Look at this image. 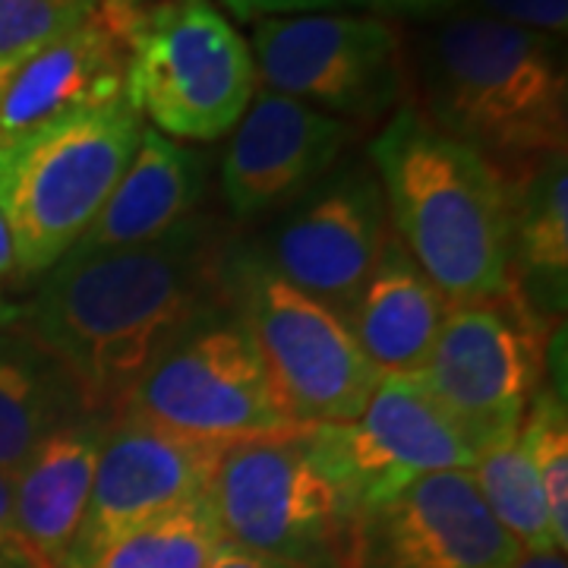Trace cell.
<instances>
[{
  "instance_id": "8992f818",
  "label": "cell",
  "mask_w": 568,
  "mask_h": 568,
  "mask_svg": "<svg viewBox=\"0 0 568 568\" xmlns=\"http://www.w3.org/2000/svg\"><path fill=\"white\" fill-rule=\"evenodd\" d=\"M231 313L244 323L275 405L294 426L354 420L383 379L345 316L278 278L241 244L231 260Z\"/></svg>"
},
{
  "instance_id": "cb8c5ba5",
  "label": "cell",
  "mask_w": 568,
  "mask_h": 568,
  "mask_svg": "<svg viewBox=\"0 0 568 568\" xmlns=\"http://www.w3.org/2000/svg\"><path fill=\"white\" fill-rule=\"evenodd\" d=\"M518 439L528 448L530 462L540 474V487L547 496L549 528L556 547H568V410L562 392L540 388Z\"/></svg>"
},
{
  "instance_id": "9c48e42d",
  "label": "cell",
  "mask_w": 568,
  "mask_h": 568,
  "mask_svg": "<svg viewBox=\"0 0 568 568\" xmlns=\"http://www.w3.org/2000/svg\"><path fill=\"white\" fill-rule=\"evenodd\" d=\"M260 89L328 118L379 126L407 102V41L395 20L373 13H301L256 22Z\"/></svg>"
},
{
  "instance_id": "e575fe53",
  "label": "cell",
  "mask_w": 568,
  "mask_h": 568,
  "mask_svg": "<svg viewBox=\"0 0 568 568\" xmlns=\"http://www.w3.org/2000/svg\"><path fill=\"white\" fill-rule=\"evenodd\" d=\"M126 3H136V7H142V3H155V0H126Z\"/></svg>"
},
{
  "instance_id": "2e32d148",
  "label": "cell",
  "mask_w": 568,
  "mask_h": 568,
  "mask_svg": "<svg viewBox=\"0 0 568 568\" xmlns=\"http://www.w3.org/2000/svg\"><path fill=\"white\" fill-rule=\"evenodd\" d=\"M136 17V3L104 0L95 17L20 61L0 92V140L126 99Z\"/></svg>"
},
{
  "instance_id": "4316f807",
  "label": "cell",
  "mask_w": 568,
  "mask_h": 568,
  "mask_svg": "<svg viewBox=\"0 0 568 568\" xmlns=\"http://www.w3.org/2000/svg\"><path fill=\"white\" fill-rule=\"evenodd\" d=\"M0 568H41L22 540L13 508V477L0 470Z\"/></svg>"
},
{
  "instance_id": "5bb4252c",
  "label": "cell",
  "mask_w": 568,
  "mask_h": 568,
  "mask_svg": "<svg viewBox=\"0 0 568 568\" xmlns=\"http://www.w3.org/2000/svg\"><path fill=\"white\" fill-rule=\"evenodd\" d=\"M521 552L474 474L439 470L357 511L347 568H511Z\"/></svg>"
},
{
  "instance_id": "8fae6325",
  "label": "cell",
  "mask_w": 568,
  "mask_h": 568,
  "mask_svg": "<svg viewBox=\"0 0 568 568\" xmlns=\"http://www.w3.org/2000/svg\"><path fill=\"white\" fill-rule=\"evenodd\" d=\"M304 433L313 458L357 511L386 503L426 474L477 465L417 373H383L354 420L304 426Z\"/></svg>"
},
{
  "instance_id": "30bf717a",
  "label": "cell",
  "mask_w": 568,
  "mask_h": 568,
  "mask_svg": "<svg viewBox=\"0 0 568 568\" xmlns=\"http://www.w3.org/2000/svg\"><path fill=\"white\" fill-rule=\"evenodd\" d=\"M123 410L212 446L297 429L275 405L263 361L234 313L183 335L145 373Z\"/></svg>"
},
{
  "instance_id": "7402d4cb",
  "label": "cell",
  "mask_w": 568,
  "mask_h": 568,
  "mask_svg": "<svg viewBox=\"0 0 568 568\" xmlns=\"http://www.w3.org/2000/svg\"><path fill=\"white\" fill-rule=\"evenodd\" d=\"M227 547L209 493L114 540L89 568H212Z\"/></svg>"
},
{
  "instance_id": "603a6c76",
  "label": "cell",
  "mask_w": 568,
  "mask_h": 568,
  "mask_svg": "<svg viewBox=\"0 0 568 568\" xmlns=\"http://www.w3.org/2000/svg\"><path fill=\"white\" fill-rule=\"evenodd\" d=\"M470 474H474L477 489L493 511V518L518 540V547L525 552L559 549L552 528H549L547 496L540 487V474H537L521 439L503 448H493L484 458H477Z\"/></svg>"
},
{
  "instance_id": "ffe728a7",
  "label": "cell",
  "mask_w": 568,
  "mask_h": 568,
  "mask_svg": "<svg viewBox=\"0 0 568 568\" xmlns=\"http://www.w3.org/2000/svg\"><path fill=\"white\" fill-rule=\"evenodd\" d=\"M508 183V284L544 320L566 313L568 159L552 155Z\"/></svg>"
},
{
  "instance_id": "52a82bcc",
  "label": "cell",
  "mask_w": 568,
  "mask_h": 568,
  "mask_svg": "<svg viewBox=\"0 0 568 568\" xmlns=\"http://www.w3.org/2000/svg\"><path fill=\"white\" fill-rule=\"evenodd\" d=\"M556 323L508 284L499 297L452 306L417 373L458 439L477 458L518 439L534 405Z\"/></svg>"
},
{
  "instance_id": "f1b7e54d",
  "label": "cell",
  "mask_w": 568,
  "mask_h": 568,
  "mask_svg": "<svg viewBox=\"0 0 568 568\" xmlns=\"http://www.w3.org/2000/svg\"><path fill=\"white\" fill-rule=\"evenodd\" d=\"M458 0H335V7H357L373 17H407V20H429L452 10Z\"/></svg>"
},
{
  "instance_id": "ba28073f",
  "label": "cell",
  "mask_w": 568,
  "mask_h": 568,
  "mask_svg": "<svg viewBox=\"0 0 568 568\" xmlns=\"http://www.w3.org/2000/svg\"><path fill=\"white\" fill-rule=\"evenodd\" d=\"M209 499L227 544L291 568H347L357 508L306 446L304 426L227 446Z\"/></svg>"
},
{
  "instance_id": "4fadbf2b",
  "label": "cell",
  "mask_w": 568,
  "mask_h": 568,
  "mask_svg": "<svg viewBox=\"0 0 568 568\" xmlns=\"http://www.w3.org/2000/svg\"><path fill=\"white\" fill-rule=\"evenodd\" d=\"M224 448L171 433L130 410L108 417L89 508L63 568H89L130 530L205 496Z\"/></svg>"
},
{
  "instance_id": "e0dca14e",
  "label": "cell",
  "mask_w": 568,
  "mask_h": 568,
  "mask_svg": "<svg viewBox=\"0 0 568 568\" xmlns=\"http://www.w3.org/2000/svg\"><path fill=\"white\" fill-rule=\"evenodd\" d=\"M209 193V159L145 126L123 178L63 260L155 244L196 219ZM61 260V263H63Z\"/></svg>"
},
{
  "instance_id": "83f0119b",
  "label": "cell",
  "mask_w": 568,
  "mask_h": 568,
  "mask_svg": "<svg viewBox=\"0 0 568 568\" xmlns=\"http://www.w3.org/2000/svg\"><path fill=\"white\" fill-rule=\"evenodd\" d=\"M224 10L241 22H260L272 17H301L332 10L335 0H219Z\"/></svg>"
},
{
  "instance_id": "d6a6232c",
  "label": "cell",
  "mask_w": 568,
  "mask_h": 568,
  "mask_svg": "<svg viewBox=\"0 0 568 568\" xmlns=\"http://www.w3.org/2000/svg\"><path fill=\"white\" fill-rule=\"evenodd\" d=\"M20 313H22V306H13L7 297H3V294H0V328L20 323Z\"/></svg>"
},
{
  "instance_id": "7c38bea8",
  "label": "cell",
  "mask_w": 568,
  "mask_h": 568,
  "mask_svg": "<svg viewBox=\"0 0 568 568\" xmlns=\"http://www.w3.org/2000/svg\"><path fill=\"white\" fill-rule=\"evenodd\" d=\"M388 237L386 196L373 168L347 162L284 209L282 222L253 253L278 278L345 316Z\"/></svg>"
},
{
  "instance_id": "f546056e",
  "label": "cell",
  "mask_w": 568,
  "mask_h": 568,
  "mask_svg": "<svg viewBox=\"0 0 568 568\" xmlns=\"http://www.w3.org/2000/svg\"><path fill=\"white\" fill-rule=\"evenodd\" d=\"M212 568H291L284 562H275V559H265V556H256V552H246V549L227 547L219 552V559L212 562Z\"/></svg>"
},
{
  "instance_id": "3957f363",
  "label": "cell",
  "mask_w": 568,
  "mask_h": 568,
  "mask_svg": "<svg viewBox=\"0 0 568 568\" xmlns=\"http://www.w3.org/2000/svg\"><path fill=\"white\" fill-rule=\"evenodd\" d=\"M366 162L392 234L448 306L508 291V183L480 152L405 102L369 140Z\"/></svg>"
},
{
  "instance_id": "ac0fdd59",
  "label": "cell",
  "mask_w": 568,
  "mask_h": 568,
  "mask_svg": "<svg viewBox=\"0 0 568 568\" xmlns=\"http://www.w3.org/2000/svg\"><path fill=\"white\" fill-rule=\"evenodd\" d=\"M104 420H70L29 452L13 477V508L22 540L41 568H63L82 528Z\"/></svg>"
},
{
  "instance_id": "d4e9b609",
  "label": "cell",
  "mask_w": 568,
  "mask_h": 568,
  "mask_svg": "<svg viewBox=\"0 0 568 568\" xmlns=\"http://www.w3.org/2000/svg\"><path fill=\"white\" fill-rule=\"evenodd\" d=\"M104 0H0V61H26L95 17Z\"/></svg>"
},
{
  "instance_id": "6da1fadb",
  "label": "cell",
  "mask_w": 568,
  "mask_h": 568,
  "mask_svg": "<svg viewBox=\"0 0 568 568\" xmlns=\"http://www.w3.org/2000/svg\"><path fill=\"white\" fill-rule=\"evenodd\" d=\"M227 224L200 212L155 244L63 260L20 325L70 376L82 414H121L145 373L196 325L231 313Z\"/></svg>"
},
{
  "instance_id": "7a4b0ae2",
  "label": "cell",
  "mask_w": 568,
  "mask_h": 568,
  "mask_svg": "<svg viewBox=\"0 0 568 568\" xmlns=\"http://www.w3.org/2000/svg\"><path fill=\"white\" fill-rule=\"evenodd\" d=\"M420 22L407 51V104L506 181L566 152L562 41L462 7Z\"/></svg>"
},
{
  "instance_id": "d6986e66",
  "label": "cell",
  "mask_w": 568,
  "mask_h": 568,
  "mask_svg": "<svg viewBox=\"0 0 568 568\" xmlns=\"http://www.w3.org/2000/svg\"><path fill=\"white\" fill-rule=\"evenodd\" d=\"M448 310L452 306L439 287L392 234L357 301L345 313V323L379 373H414L429 357Z\"/></svg>"
},
{
  "instance_id": "1f68e13d",
  "label": "cell",
  "mask_w": 568,
  "mask_h": 568,
  "mask_svg": "<svg viewBox=\"0 0 568 568\" xmlns=\"http://www.w3.org/2000/svg\"><path fill=\"white\" fill-rule=\"evenodd\" d=\"M7 275H17V253H13V237H10L7 219L0 212V278H7Z\"/></svg>"
},
{
  "instance_id": "484cf974",
  "label": "cell",
  "mask_w": 568,
  "mask_h": 568,
  "mask_svg": "<svg viewBox=\"0 0 568 568\" xmlns=\"http://www.w3.org/2000/svg\"><path fill=\"white\" fill-rule=\"evenodd\" d=\"M455 7L549 39L562 41L568 32V0H458Z\"/></svg>"
},
{
  "instance_id": "836d02e7",
  "label": "cell",
  "mask_w": 568,
  "mask_h": 568,
  "mask_svg": "<svg viewBox=\"0 0 568 568\" xmlns=\"http://www.w3.org/2000/svg\"><path fill=\"white\" fill-rule=\"evenodd\" d=\"M20 63L17 61H0V92H3V85L10 82V77H13V70H17Z\"/></svg>"
},
{
  "instance_id": "44dd1931",
  "label": "cell",
  "mask_w": 568,
  "mask_h": 568,
  "mask_svg": "<svg viewBox=\"0 0 568 568\" xmlns=\"http://www.w3.org/2000/svg\"><path fill=\"white\" fill-rule=\"evenodd\" d=\"M85 417L63 366L22 328H0V470L13 474L44 436Z\"/></svg>"
},
{
  "instance_id": "5b68a950",
  "label": "cell",
  "mask_w": 568,
  "mask_h": 568,
  "mask_svg": "<svg viewBox=\"0 0 568 568\" xmlns=\"http://www.w3.org/2000/svg\"><path fill=\"white\" fill-rule=\"evenodd\" d=\"M260 89L250 41L212 0L142 3L126 99L168 140L227 136Z\"/></svg>"
},
{
  "instance_id": "4dcf8cb0",
  "label": "cell",
  "mask_w": 568,
  "mask_h": 568,
  "mask_svg": "<svg viewBox=\"0 0 568 568\" xmlns=\"http://www.w3.org/2000/svg\"><path fill=\"white\" fill-rule=\"evenodd\" d=\"M511 568H568L566 552L549 549V552H521Z\"/></svg>"
},
{
  "instance_id": "277c9868",
  "label": "cell",
  "mask_w": 568,
  "mask_h": 568,
  "mask_svg": "<svg viewBox=\"0 0 568 568\" xmlns=\"http://www.w3.org/2000/svg\"><path fill=\"white\" fill-rule=\"evenodd\" d=\"M142 130L140 111L118 99L0 140V212L17 275L51 272L73 250L136 155Z\"/></svg>"
},
{
  "instance_id": "9a60e30c",
  "label": "cell",
  "mask_w": 568,
  "mask_h": 568,
  "mask_svg": "<svg viewBox=\"0 0 568 568\" xmlns=\"http://www.w3.org/2000/svg\"><path fill=\"white\" fill-rule=\"evenodd\" d=\"M357 130L287 95L256 89L222 159V193L237 222H260L328 178Z\"/></svg>"
}]
</instances>
